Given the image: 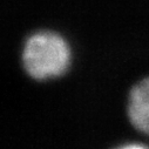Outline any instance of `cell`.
Wrapping results in <instances>:
<instances>
[{"mask_svg": "<svg viewBox=\"0 0 149 149\" xmlns=\"http://www.w3.org/2000/svg\"><path fill=\"white\" fill-rule=\"evenodd\" d=\"M70 63V49L58 33L41 31L32 34L22 49V65L29 77L45 80L60 77Z\"/></svg>", "mask_w": 149, "mask_h": 149, "instance_id": "6da1fadb", "label": "cell"}, {"mask_svg": "<svg viewBox=\"0 0 149 149\" xmlns=\"http://www.w3.org/2000/svg\"><path fill=\"white\" fill-rule=\"evenodd\" d=\"M128 116L137 130L149 135V79L142 80L132 89Z\"/></svg>", "mask_w": 149, "mask_h": 149, "instance_id": "7a4b0ae2", "label": "cell"}, {"mask_svg": "<svg viewBox=\"0 0 149 149\" xmlns=\"http://www.w3.org/2000/svg\"><path fill=\"white\" fill-rule=\"evenodd\" d=\"M116 149H148L147 147L142 144H136V143H130V144H125L122 147H119Z\"/></svg>", "mask_w": 149, "mask_h": 149, "instance_id": "3957f363", "label": "cell"}]
</instances>
